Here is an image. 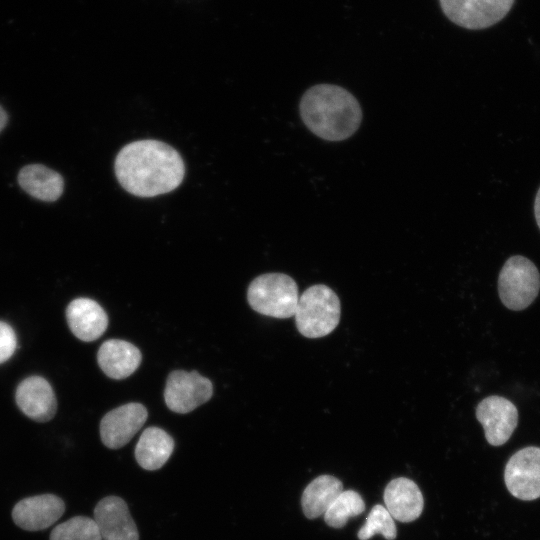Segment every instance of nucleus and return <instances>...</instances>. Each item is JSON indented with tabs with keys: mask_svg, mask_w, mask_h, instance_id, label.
<instances>
[{
	"mask_svg": "<svg viewBox=\"0 0 540 540\" xmlns=\"http://www.w3.org/2000/svg\"><path fill=\"white\" fill-rule=\"evenodd\" d=\"M114 170L119 184L138 197L169 193L182 183L185 175L178 151L152 139L125 145L116 156Z\"/></svg>",
	"mask_w": 540,
	"mask_h": 540,
	"instance_id": "1",
	"label": "nucleus"
},
{
	"mask_svg": "<svg viewBox=\"0 0 540 540\" xmlns=\"http://www.w3.org/2000/svg\"><path fill=\"white\" fill-rule=\"evenodd\" d=\"M300 116L316 136L328 141H342L360 126L362 111L357 99L346 89L333 84H318L302 96Z\"/></svg>",
	"mask_w": 540,
	"mask_h": 540,
	"instance_id": "2",
	"label": "nucleus"
},
{
	"mask_svg": "<svg viewBox=\"0 0 540 540\" xmlns=\"http://www.w3.org/2000/svg\"><path fill=\"white\" fill-rule=\"evenodd\" d=\"M340 315L341 304L336 293L324 284H316L299 297L294 317L300 334L320 338L337 327Z\"/></svg>",
	"mask_w": 540,
	"mask_h": 540,
	"instance_id": "3",
	"label": "nucleus"
},
{
	"mask_svg": "<svg viewBox=\"0 0 540 540\" xmlns=\"http://www.w3.org/2000/svg\"><path fill=\"white\" fill-rule=\"evenodd\" d=\"M250 306L265 316L285 319L294 316L298 303L296 282L283 273H267L256 277L249 285Z\"/></svg>",
	"mask_w": 540,
	"mask_h": 540,
	"instance_id": "4",
	"label": "nucleus"
},
{
	"mask_svg": "<svg viewBox=\"0 0 540 540\" xmlns=\"http://www.w3.org/2000/svg\"><path fill=\"white\" fill-rule=\"evenodd\" d=\"M540 274L535 264L521 255L510 257L498 277V293L501 302L510 310L527 308L537 297Z\"/></svg>",
	"mask_w": 540,
	"mask_h": 540,
	"instance_id": "5",
	"label": "nucleus"
},
{
	"mask_svg": "<svg viewBox=\"0 0 540 540\" xmlns=\"http://www.w3.org/2000/svg\"><path fill=\"white\" fill-rule=\"evenodd\" d=\"M515 0H439L446 17L472 30L485 29L502 20Z\"/></svg>",
	"mask_w": 540,
	"mask_h": 540,
	"instance_id": "6",
	"label": "nucleus"
},
{
	"mask_svg": "<svg viewBox=\"0 0 540 540\" xmlns=\"http://www.w3.org/2000/svg\"><path fill=\"white\" fill-rule=\"evenodd\" d=\"M504 481L514 497L530 501L540 497V447L528 446L508 460Z\"/></svg>",
	"mask_w": 540,
	"mask_h": 540,
	"instance_id": "7",
	"label": "nucleus"
},
{
	"mask_svg": "<svg viewBox=\"0 0 540 540\" xmlns=\"http://www.w3.org/2000/svg\"><path fill=\"white\" fill-rule=\"evenodd\" d=\"M213 393L208 378L196 371L176 370L169 374L164 390L167 407L176 413H188L207 402Z\"/></svg>",
	"mask_w": 540,
	"mask_h": 540,
	"instance_id": "8",
	"label": "nucleus"
},
{
	"mask_svg": "<svg viewBox=\"0 0 540 540\" xmlns=\"http://www.w3.org/2000/svg\"><path fill=\"white\" fill-rule=\"evenodd\" d=\"M476 418L483 426L487 442L492 446H501L517 427L518 410L507 398L493 395L477 405Z\"/></svg>",
	"mask_w": 540,
	"mask_h": 540,
	"instance_id": "9",
	"label": "nucleus"
},
{
	"mask_svg": "<svg viewBox=\"0 0 540 540\" xmlns=\"http://www.w3.org/2000/svg\"><path fill=\"white\" fill-rule=\"evenodd\" d=\"M146 408L140 403H128L109 411L101 420L103 444L118 449L127 444L147 419Z\"/></svg>",
	"mask_w": 540,
	"mask_h": 540,
	"instance_id": "10",
	"label": "nucleus"
},
{
	"mask_svg": "<svg viewBox=\"0 0 540 540\" xmlns=\"http://www.w3.org/2000/svg\"><path fill=\"white\" fill-rule=\"evenodd\" d=\"M94 521L102 540H138L136 525L125 501L108 496L98 502L94 509Z\"/></svg>",
	"mask_w": 540,
	"mask_h": 540,
	"instance_id": "11",
	"label": "nucleus"
},
{
	"mask_svg": "<svg viewBox=\"0 0 540 540\" xmlns=\"http://www.w3.org/2000/svg\"><path fill=\"white\" fill-rule=\"evenodd\" d=\"M61 498L53 494L37 495L19 501L12 511L14 523L28 531H38L54 524L64 513Z\"/></svg>",
	"mask_w": 540,
	"mask_h": 540,
	"instance_id": "12",
	"label": "nucleus"
},
{
	"mask_svg": "<svg viewBox=\"0 0 540 540\" xmlns=\"http://www.w3.org/2000/svg\"><path fill=\"white\" fill-rule=\"evenodd\" d=\"M15 400L19 409L29 418L46 422L51 420L57 409V401L49 382L40 376H30L20 382Z\"/></svg>",
	"mask_w": 540,
	"mask_h": 540,
	"instance_id": "13",
	"label": "nucleus"
},
{
	"mask_svg": "<svg viewBox=\"0 0 540 540\" xmlns=\"http://www.w3.org/2000/svg\"><path fill=\"white\" fill-rule=\"evenodd\" d=\"M384 503L393 519L412 522L422 513L423 495L411 479L399 477L391 480L384 490Z\"/></svg>",
	"mask_w": 540,
	"mask_h": 540,
	"instance_id": "14",
	"label": "nucleus"
},
{
	"mask_svg": "<svg viewBox=\"0 0 540 540\" xmlns=\"http://www.w3.org/2000/svg\"><path fill=\"white\" fill-rule=\"evenodd\" d=\"M66 319L72 333L86 342L101 337L108 325L104 309L89 298L72 300L66 308Z\"/></svg>",
	"mask_w": 540,
	"mask_h": 540,
	"instance_id": "15",
	"label": "nucleus"
},
{
	"mask_svg": "<svg viewBox=\"0 0 540 540\" xmlns=\"http://www.w3.org/2000/svg\"><path fill=\"white\" fill-rule=\"evenodd\" d=\"M142 355L133 344L118 339L105 341L97 353L101 370L112 379L130 376L140 365Z\"/></svg>",
	"mask_w": 540,
	"mask_h": 540,
	"instance_id": "16",
	"label": "nucleus"
},
{
	"mask_svg": "<svg viewBox=\"0 0 540 540\" xmlns=\"http://www.w3.org/2000/svg\"><path fill=\"white\" fill-rule=\"evenodd\" d=\"M18 182L29 195L42 201H55L63 193L62 176L41 164L23 167L18 174Z\"/></svg>",
	"mask_w": 540,
	"mask_h": 540,
	"instance_id": "17",
	"label": "nucleus"
},
{
	"mask_svg": "<svg viewBox=\"0 0 540 540\" xmlns=\"http://www.w3.org/2000/svg\"><path fill=\"white\" fill-rule=\"evenodd\" d=\"M174 449L173 438L163 429L148 427L135 448L138 464L146 470H157L169 459Z\"/></svg>",
	"mask_w": 540,
	"mask_h": 540,
	"instance_id": "18",
	"label": "nucleus"
},
{
	"mask_svg": "<svg viewBox=\"0 0 540 540\" xmlns=\"http://www.w3.org/2000/svg\"><path fill=\"white\" fill-rule=\"evenodd\" d=\"M342 491V482L336 477L331 475L316 477L302 493L301 505L304 515L309 519L324 515Z\"/></svg>",
	"mask_w": 540,
	"mask_h": 540,
	"instance_id": "19",
	"label": "nucleus"
},
{
	"mask_svg": "<svg viewBox=\"0 0 540 540\" xmlns=\"http://www.w3.org/2000/svg\"><path fill=\"white\" fill-rule=\"evenodd\" d=\"M365 510V503L354 490H343L324 513V521L333 528H342L348 519Z\"/></svg>",
	"mask_w": 540,
	"mask_h": 540,
	"instance_id": "20",
	"label": "nucleus"
},
{
	"mask_svg": "<svg viewBox=\"0 0 540 540\" xmlns=\"http://www.w3.org/2000/svg\"><path fill=\"white\" fill-rule=\"evenodd\" d=\"M50 540H102L94 519L76 516L56 526Z\"/></svg>",
	"mask_w": 540,
	"mask_h": 540,
	"instance_id": "21",
	"label": "nucleus"
},
{
	"mask_svg": "<svg viewBox=\"0 0 540 540\" xmlns=\"http://www.w3.org/2000/svg\"><path fill=\"white\" fill-rule=\"evenodd\" d=\"M376 534H381L387 540H394L397 535L393 517L386 507L380 504L372 507L357 537L360 540H368Z\"/></svg>",
	"mask_w": 540,
	"mask_h": 540,
	"instance_id": "22",
	"label": "nucleus"
},
{
	"mask_svg": "<svg viewBox=\"0 0 540 540\" xmlns=\"http://www.w3.org/2000/svg\"><path fill=\"white\" fill-rule=\"evenodd\" d=\"M17 338L13 328L0 321V364L6 362L14 354Z\"/></svg>",
	"mask_w": 540,
	"mask_h": 540,
	"instance_id": "23",
	"label": "nucleus"
},
{
	"mask_svg": "<svg viewBox=\"0 0 540 540\" xmlns=\"http://www.w3.org/2000/svg\"><path fill=\"white\" fill-rule=\"evenodd\" d=\"M534 214L536 218L537 225L540 229V187L537 191L535 202H534Z\"/></svg>",
	"mask_w": 540,
	"mask_h": 540,
	"instance_id": "24",
	"label": "nucleus"
},
{
	"mask_svg": "<svg viewBox=\"0 0 540 540\" xmlns=\"http://www.w3.org/2000/svg\"><path fill=\"white\" fill-rule=\"evenodd\" d=\"M7 123V114L3 110V108L0 106V132L3 130Z\"/></svg>",
	"mask_w": 540,
	"mask_h": 540,
	"instance_id": "25",
	"label": "nucleus"
}]
</instances>
